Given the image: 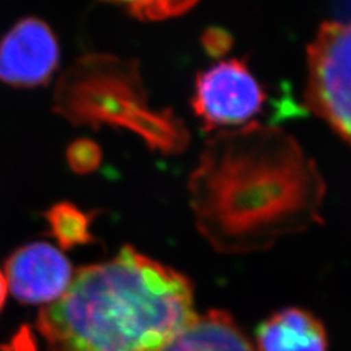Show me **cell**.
<instances>
[{
  "instance_id": "obj_10",
  "label": "cell",
  "mask_w": 351,
  "mask_h": 351,
  "mask_svg": "<svg viewBox=\"0 0 351 351\" xmlns=\"http://www.w3.org/2000/svg\"><path fill=\"white\" fill-rule=\"evenodd\" d=\"M123 8L129 15L139 21L158 22L178 18L199 2V0H100Z\"/></svg>"
},
{
  "instance_id": "obj_7",
  "label": "cell",
  "mask_w": 351,
  "mask_h": 351,
  "mask_svg": "<svg viewBox=\"0 0 351 351\" xmlns=\"http://www.w3.org/2000/svg\"><path fill=\"white\" fill-rule=\"evenodd\" d=\"M255 351H328L324 324L302 307H284L256 331Z\"/></svg>"
},
{
  "instance_id": "obj_13",
  "label": "cell",
  "mask_w": 351,
  "mask_h": 351,
  "mask_svg": "<svg viewBox=\"0 0 351 351\" xmlns=\"http://www.w3.org/2000/svg\"><path fill=\"white\" fill-rule=\"evenodd\" d=\"M204 44L211 54H221L224 51L223 47H227L230 44V38L228 36H223V31L211 29L204 36Z\"/></svg>"
},
{
  "instance_id": "obj_8",
  "label": "cell",
  "mask_w": 351,
  "mask_h": 351,
  "mask_svg": "<svg viewBox=\"0 0 351 351\" xmlns=\"http://www.w3.org/2000/svg\"><path fill=\"white\" fill-rule=\"evenodd\" d=\"M164 351H255V347L232 315L210 311L196 315Z\"/></svg>"
},
{
  "instance_id": "obj_11",
  "label": "cell",
  "mask_w": 351,
  "mask_h": 351,
  "mask_svg": "<svg viewBox=\"0 0 351 351\" xmlns=\"http://www.w3.org/2000/svg\"><path fill=\"white\" fill-rule=\"evenodd\" d=\"M68 162L73 171L85 174L94 171L101 162V149L91 139H78L69 145Z\"/></svg>"
},
{
  "instance_id": "obj_5",
  "label": "cell",
  "mask_w": 351,
  "mask_h": 351,
  "mask_svg": "<svg viewBox=\"0 0 351 351\" xmlns=\"http://www.w3.org/2000/svg\"><path fill=\"white\" fill-rule=\"evenodd\" d=\"M59 59L58 38L46 22L21 19L0 41V81L18 88L43 85L56 72Z\"/></svg>"
},
{
  "instance_id": "obj_2",
  "label": "cell",
  "mask_w": 351,
  "mask_h": 351,
  "mask_svg": "<svg viewBox=\"0 0 351 351\" xmlns=\"http://www.w3.org/2000/svg\"><path fill=\"white\" fill-rule=\"evenodd\" d=\"M196 316L191 280L125 246L38 313L47 351H164Z\"/></svg>"
},
{
  "instance_id": "obj_1",
  "label": "cell",
  "mask_w": 351,
  "mask_h": 351,
  "mask_svg": "<svg viewBox=\"0 0 351 351\" xmlns=\"http://www.w3.org/2000/svg\"><path fill=\"white\" fill-rule=\"evenodd\" d=\"M188 191L196 227L211 247L249 255L321 224L326 184L290 134L254 122L208 139Z\"/></svg>"
},
{
  "instance_id": "obj_4",
  "label": "cell",
  "mask_w": 351,
  "mask_h": 351,
  "mask_svg": "<svg viewBox=\"0 0 351 351\" xmlns=\"http://www.w3.org/2000/svg\"><path fill=\"white\" fill-rule=\"evenodd\" d=\"M267 103V91L243 59H226L197 73L192 108L206 130L254 123Z\"/></svg>"
},
{
  "instance_id": "obj_9",
  "label": "cell",
  "mask_w": 351,
  "mask_h": 351,
  "mask_svg": "<svg viewBox=\"0 0 351 351\" xmlns=\"http://www.w3.org/2000/svg\"><path fill=\"white\" fill-rule=\"evenodd\" d=\"M94 214L85 213L71 202L53 205L46 214L50 234L62 249H72L91 243V221Z\"/></svg>"
},
{
  "instance_id": "obj_14",
  "label": "cell",
  "mask_w": 351,
  "mask_h": 351,
  "mask_svg": "<svg viewBox=\"0 0 351 351\" xmlns=\"http://www.w3.org/2000/svg\"><path fill=\"white\" fill-rule=\"evenodd\" d=\"M6 294H8V282L5 278V274L0 271V311H2V307L5 304Z\"/></svg>"
},
{
  "instance_id": "obj_12",
  "label": "cell",
  "mask_w": 351,
  "mask_h": 351,
  "mask_svg": "<svg viewBox=\"0 0 351 351\" xmlns=\"http://www.w3.org/2000/svg\"><path fill=\"white\" fill-rule=\"evenodd\" d=\"M2 351H37V347L29 329L24 326L19 329L18 334L12 339H10V343L8 346L2 347Z\"/></svg>"
},
{
  "instance_id": "obj_6",
  "label": "cell",
  "mask_w": 351,
  "mask_h": 351,
  "mask_svg": "<svg viewBox=\"0 0 351 351\" xmlns=\"http://www.w3.org/2000/svg\"><path fill=\"white\" fill-rule=\"evenodd\" d=\"M5 278L19 302L47 306L68 290L73 269L59 247L36 241L14 252L6 262Z\"/></svg>"
},
{
  "instance_id": "obj_3",
  "label": "cell",
  "mask_w": 351,
  "mask_h": 351,
  "mask_svg": "<svg viewBox=\"0 0 351 351\" xmlns=\"http://www.w3.org/2000/svg\"><path fill=\"white\" fill-rule=\"evenodd\" d=\"M304 104L351 147V22H324L307 46Z\"/></svg>"
}]
</instances>
